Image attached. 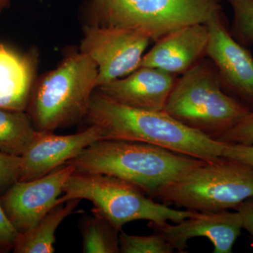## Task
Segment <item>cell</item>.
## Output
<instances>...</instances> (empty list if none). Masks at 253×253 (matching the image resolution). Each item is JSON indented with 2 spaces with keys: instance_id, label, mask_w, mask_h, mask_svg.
I'll list each match as a JSON object with an SVG mask.
<instances>
[{
  "instance_id": "cell-1",
  "label": "cell",
  "mask_w": 253,
  "mask_h": 253,
  "mask_svg": "<svg viewBox=\"0 0 253 253\" xmlns=\"http://www.w3.org/2000/svg\"><path fill=\"white\" fill-rule=\"evenodd\" d=\"M97 126L102 139L139 141L206 161L221 158L225 144L183 126L168 113L136 109L116 102L97 90L84 119Z\"/></svg>"
},
{
  "instance_id": "cell-2",
  "label": "cell",
  "mask_w": 253,
  "mask_h": 253,
  "mask_svg": "<svg viewBox=\"0 0 253 253\" xmlns=\"http://www.w3.org/2000/svg\"><path fill=\"white\" fill-rule=\"evenodd\" d=\"M203 162L148 143L101 139L67 163L77 172L119 178L153 197L158 189Z\"/></svg>"
},
{
  "instance_id": "cell-3",
  "label": "cell",
  "mask_w": 253,
  "mask_h": 253,
  "mask_svg": "<svg viewBox=\"0 0 253 253\" xmlns=\"http://www.w3.org/2000/svg\"><path fill=\"white\" fill-rule=\"evenodd\" d=\"M97 77L96 63L80 51L35 81L26 109L35 129L54 132L84 119Z\"/></svg>"
},
{
  "instance_id": "cell-4",
  "label": "cell",
  "mask_w": 253,
  "mask_h": 253,
  "mask_svg": "<svg viewBox=\"0 0 253 253\" xmlns=\"http://www.w3.org/2000/svg\"><path fill=\"white\" fill-rule=\"evenodd\" d=\"M206 58L178 78L164 111L216 140L251 111L224 91L214 63Z\"/></svg>"
},
{
  "instance_id": "cell-5",
  "label": "cell",
  "mask_w": 253,
  "mask_h": 253,
  "mask_svg": "<svg viewBox=\"0 0 253 253\" xmlns=\"http://www.w3.org/2000/svg\"><path fill=\"white\" fill-rule=\"evenodd\" d=\"M71 199L90 201L94 206L93 212L102 216L119 231L132 221L179 223L198 212L159 204L130 183L97 173L75 171L63 186V196L57 204Z\"/></svg>"
},
{
  "instance_id": "cell-6",
  "label": "cell",
  "mask_w": 253,
  "mask_h": 253,
  "mask_svg": "<svg viewBox=\"0 0 253 253\" xmlns=\"http://www.w3.org/2000/svg\"><path fill=\"white\" fill-rule=\"evenodd\" d=\"M153 197L198 212L234 209L253 198V168L223 157L204 161L158 189Z\"/></svg>"
},
{
  "instance_id": "cell-7",
  "label": "cell",
  "mask_w": 253,
  "mask_h": 253,
  "mask_svg": "<svg viewBox=\"0 0 253 253\" xmlns=\"http://www.w3.org/2000/svg\"><path fill=\"white\" fill-rule=\"evenodd\" d=\"M222 0H91L89 11L99 26L144 33L156 42L173 31L205 23L221 10Z\"/></svg>"
},
{
  "instance_id": "cell-8",
  "label": "cell",
  "mask_w": 253,
  "mask_h": 253,
  "mask_svg": "<svg viewBox=\"0 0 253 253\" xmlns=\"http://www.w3.org/2000/svg\"><path fill=\"white\" fill-rule=\"evenodd\" d=\"M149 37L133 30L91 24L84 27L81 51L98 68L97 87L140 67Z\"/></svg>"
},
{
  "instance_id": "cell-9",
  "label": "cell",
  "mask_w": 253,
  "mask_h": 253,
  "mask_svg": "<svg viewBox=\"0 0 253 253\" xmlns=\"http://www.w3.org/2000/svg\"><path fill=\"white\" fill-rule=\"evenodd\" d=\"M209 40L206 56L214 63L228 94L253 111V57L231 35L222 11L206 21Z\"/></svg>"
},
{
  "instance_id": "cell-10",
  "label": "cell",
  "mask_w": 253,
  "mask_h": 253,
  "mask_svg": "<svg viewBox=\"0 0 253 253\" xmlns=\"http://www.w3.org/2000/svg\"><path fill=\"white\" fill-rule=\"evenodd\" d=\"M75 171L74 166L66 163L38 179L16 181L0 196L1 207L20 234L36 226L57 204L63 186Z\"/></svg>"
},
{
  "instance_id": "cell-11",
  "label": "cell",
  "mask_w": 253,
  "mask_h": 253,
  "mask_svg": "<svg viewBox=\"0 0 253 253\" xmlns=\"http://www.w3.org/2000/svg\"><path fill=\"white\" fill-rule=\"evenodd\" d=\"M149 227L161 233L179 253H185L190 239L204 237L214 247V253H232L233 246L244 229L241 214L226 211L198 212L179 223L149 221Z\"/></svg>"
},
{
  "instance_id": "cell-12",
  "label": "cell",
  "mask_w": 253,
  "mask_h": 253,
  "mask_svg": "<svg viewBox=\"0 0 253 253\" xmlns=\"http://www.w3.org/2000/svg\"><path fill=\"white\" fill-rule=\"evenodd\" d=\"M102 139L97 126H89L76 134L58 135L38 131L35 140L21 156L20 181L33 180L49 174L78 156L92 143Z\"/></svg>"
},
{
  "instance_id": "cell-13",
  "label": "cell",
  "mask_w": 253,
  "mask_h": 253,
  "mask_svg": "<svg viewBox=\"0 0 253 253\" xmlns=\"http://www.w3.org/2000/svg\"><path fill=\"white\" fill-rule=\"evenodd\" d=\"M177 80V76L172 73L141 66L126 77L99 86L96 90L121 104L162 111Z\"/></svg>"
},
{
  "instance_id": "cell-14",
  "label": "cell",
  "mask_w": 253,
  "mask_h": 253,
  "mask_svg": "<svg viewBox=\"0 0 253 253\" xmlns=\"http://www.w3.org/2000/svg\"><path fill=\"white\" fill-rule=\"evenodd\" d=\"M209 31L206 23L188 25L170 32L143 56L140 67L158 68L182 75L206 56Z\"/></svg>"
},
{
  "instance_id": "cell-15",
  "label": "cell",
  "mask_w": 253,
  "mask_h": 253,
  "mask_svg": "<svg viewBox=\"0 0 253 253\" xmlns=\"http://www.w3.org/2000/svg\"><path fill=\"white\" fill-rule=\"evenodd\" d=\"M35 63L0 44V108L26 111L34 83Z\"/></svg>"
},
{
  "instance_id": "cell-16",
  "label": "cell",
  "mask_w": 253,
  "mask_h": 253,
  "mask_svg": "<svg viewBox=\"0 0 253 253\" xmlns=\"http://www.w3.org/2000/svg\"><path fill=\"white\" fill-rule=\"evenodd\" d=\"M81 201L71 199L56 204L36 226L19 234L13 251L14 253H54L56 231L58 227L66 218L75 212Z\"/></svg>"
},
{
  "instance_id": "cell-17",
  "label": "cell",
  "mask_w": 253,
  "mask_h": 253,
  "mask_svg": "<svg viewBox=\"0 0 253 253\" xmlns=\"http://www.w3.org/2000/svg\"><path fill=\"white\" fill-rule=\"evenodd\" d=\"M38 134L26 111L0 108V152L22 156Z\"/></svg>"
},
{
  "instance_id": "cell-18",
  "label": "cell",
  "mask_w": 253,
  "mask_h": 253,
  "mask_svg": "<svg viewBox=\"0 0 253 253\" xmlns=\"http://www.w3.org/2000/svg\"><path fill=\"white\" fill-rule=\"evenodd\" d=\"M80 227L83 253H120V231L98 213L92 211V215L84 217Z\"/></svg>"
},
{
  "instance_id": "cell-19",
  "label": "cell",
  "mask_w": 253,
  "mask_h": 253,
  "mask_svg": "<svg viewBox=\"0 0 253 253\" xmlns=\"http://www.w3.org/2000/svg\"><path fill=\"white\" fill-rule=\"evenodd\" d=\"M120 253H172L175 250L166 236L155 231L148 236L129 235L121 230L119 233Z\"/></svg>"
},
{
  "instance_id": "cell-20",
  "label": "cell",
  "mask_w": 253,
  "mask_h": 253,
  "mask_svg": "<svg viewBox=\"0 0 253 253\" xmlns=\"http://www.w3.org/2000/svg\"><path fill=\"white\" fill-rule=\"evenodd\" d=\"M234 11L231 35L243 46L253 44V0H227Z\"/></svg>"
},
{
  "instance_id": "cell-21",
  "label": "cell",
  "mask_w": 253,
  "mask_h": 253,
  "mask_svg": "<svg viewBox=\"0 0 253 253\" xmlns=\"http://www.w3.org/2000/svg\"><path fill=\"white\" fill-rule=\"evenodd\" d=\"M216 140L224 144H253V111Z\"/></svg>"
},
{
  "instance_id": "cell-22",
  "label": "cell",
  "mask_w": 253,
  "mask_h": 253,
  "mask_svg": "<svg viewBox=\"0 0 253 253\" xmlns=\"http://www.w3.org/2000/svg\"><path fill=\"white\" fill-rule=\"evenodd\" d=\"M21 156L0 152V196L19 179Z\"/></svg>"
},
{
  "instance_id": "cell-23",
  "label": "cell",
  "mask_w": 253,
  "mask_h": 253,
  "mask_svg": "<svg viewBox=\"0 0 253 253\" xmlns=\"http://www.w3.org/2000/svg\"><path fill=\"white\" fill-rule=\"evenodd\" d=\"M19 234L0 204V253L14 251Z\"/></svg>"
},
{
  "instance_id": "cell-24",
  "label": "cell",
  "mask_w": 253,
  "mask_h": 253,
  "mask_svg": "<svg viewBox=\"0 0 253 253\" xmlns=\"http://www.w3.org/2000/svg\"><path fill=\"white\" fill-rule=\"evenodd\" d=\"M221 157L239 161L253 168V144H225Z\"/></svg>"
},
{
  "instance_id": "cell-25",
  "label": "cell",
  "mask_w": 253,
  "mask_h": 253,
  "mask_svg": "<svg viewBox=\"0 0 253 253\" xmlns=\"http://www.w3.org/2000/svg\"><path fill=\"white\" fill-rule=\"evenodd\" d=\"M234 210L238 211L242 218L243 226L249 233L253 240V199L251 198L236 206Z\"/></svg>"
},
{
  "instance_id": "cell-26",
  "label": "cell",
  "mask_w": 253,
  "mask_h": 253,
  "mask_svg": "<svg viewBox=\"0 0 253 253\" xmlns=\"http://www.w3.org/2000/svg\"><path fill=\"white\" fill-rule=\"evenodd\" d=\"M9 4V0H0V12Z\"/></svg>"
}]
</instances>
